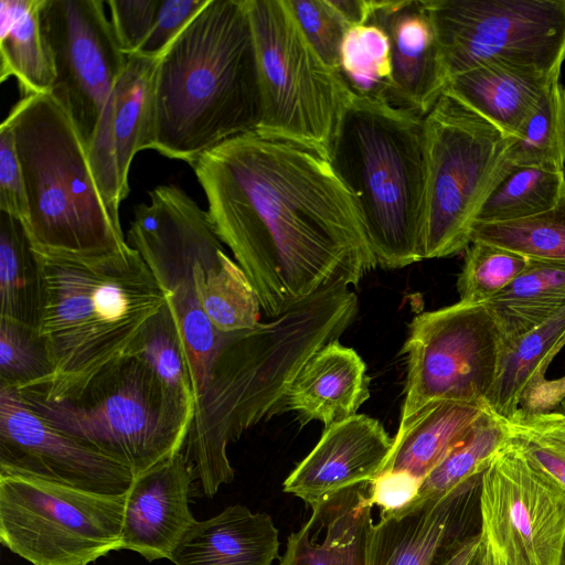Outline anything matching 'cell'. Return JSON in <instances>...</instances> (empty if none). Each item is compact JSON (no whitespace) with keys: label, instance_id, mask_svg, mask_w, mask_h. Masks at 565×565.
Masks as SVG:
<instances>
[{"label":"cell","instance_id":"cell-35","mask_svg":"<svg viewBox=\"0 0 565 565\" xmlns=\"http://www.w3.org/2000/svg\"><path fill=\"white\" fill-rule=\"evenodd\" d=\"M471 242L565 266V191L557 204L542 214L512 222L473 224Z\"/></svg>","mask_w":565,"mask_h":565},{"label":"cell","instance_id":"cell-33","mask_svg":"<svg viewBox=\"0 0 565 565\" xmlns=\"http://www.w3.org/2000/svg\"><path fill=\"white\" fill-rule=\"evenodd\" d=\"M129 355L146 362L167 395L193 417L195 394L191 373L168 300L142 331Z\"/></svg>","mask_w":565,"mask_h":565},{"label":"cell","instance_id":"cell-45","mask_svg":"<svg viewBox=\"0 0 565 565\" xmlns=\"http://www.w3.org/2000/svg\"><path fill=\"white\" fill-rule=\"evenodd\" d=\"M422 481L406 471L382 472L370 484L371 502L381 509L380 516L403 511L416 500Z\"/></svg>","mask_w":565,"mask_h":565},{"label":"cell","instance_id":"cell-37","mask_svg":"<svg viewBox=\"0 0 565 565\" xmlns=\"http://www.w3.org/2000/svg\"><path fill=\"white\" fill-rule=\"evenodd\" d=\"M507 437L503 420L489 411L472 430L423 479L414 502L440 498L482 472Z\"/></svg>","mask_w":565,"mask_h":565},{"label":"cell","instance_id":"cell-13","mask_svg":"<svg viewBox=\"0 0 565 565\" xmlns=\"http://www.w3.org/2000/svg\"><path fill=\"white\" fill-rule=\"evenodd\" d=\"M503 338L486 303L457 302L416 316L402 352L407 363L399 425L434 401L484 405Z\"/></svg>","mask_w":565,"mask_h":565},{"label":"cell","instance_id":"cell-50","mask_svg":"<svg viewBox=\"0 0 565 565\" xmlns=\"http://www.w3.org/2000/svg\"><path fill=\"white\" fill-rule=\"evenodd\" d=\"M559 565H565V545H564V548H563V553H562V558H561Z\"/></svg>","mask_w":565,"mask_h":565},{"label":"cell","instance_id":"cell-12","mask_svg":"<svg viewBox=\"0 0 565 565\" xmlns=\"http://www.w3.org/2000/svg\"><path fill=\"white\" fill-rule=\"evenodd\" d=\"M449 78L489 63L559 74L565 0H423Z\"/></svg>","mask_w":565,"mask_h":565},{"label":"cell","instance_id":"cell-10","mask_svg":"<svg viewBox=\"0 0 565 565\" xmlns=\"http://www.w3.org/2000/svg\"><path fill=\"white\" fill-rule=\"evenodd\" d=\"M149 198V203L134 209L128 244L139 252L167 292L196 401L223 333L201 308L194 270L201 260L224 247L209 212L179 186H157Z\"/></svg>","mask_w":565,"mask_h":565},{"label":"cell","instance_id":"cell-5","mask_svg":"<svg viewBox=\"0 0 565 565\" xmlns=\"http://www.w3.org/2000/svg\"><path fill=\"white\" fill-rule=\"evenodd\" d=\"M328 160L355 201L375 266L423 260L424 117L350 92Z\"/></svg>","mask_w":565,"mask_h":565},{"label":"cell","instance_id":"cell-21","mask_svg":"<svg viewBox=\"0 0 565 565\" xmlns=\"http://www.w3.org/2000/svg\"><path fill=\"white\" fill-rule=\"evenodd\" d=\"M193 470L179 452L135 477L125 503L121 550L147 561L171 558L195 521L189 509Z\"/></svg>","mask_w":565,"mask_h":565},{"label":"cell","instance_id":"cell-43","mask_svg":"<svg viewBox=\"0 0 565 565\" xmlns=\"http://www.w3.org/2000/svg\"><path fill=\"white\" fill-rule=\"evenodd\" d=\"M106 3L120 50L127 56L137 54L153 26L160 0H109Z\"/></svg>","mask_w":565,"mask_h":565},{"label":"cell","instance_id":"cell-46","mask_svg":"<svg viewBox=\"0 0 565 565\" xmlns=\"http://www.w3.org/2000/svg\"><path fill=\"white\" fill-rule=\"evenodd\" d=\"M348 29L367 23L373 12V0H330Z\"/></svg>","mask_w":565,"mask_h":565},{"label":"cell","instance_id":"cell-25","mask_svg":"<svg viewBox=\"0 0 565 565\" xmlns=\"http://www.w3.org/2000/svg\"><path fill=\"white\" fill-rule=\"evenodd\" d=\"M558 78L533 67L489 63L452 76L444 93L513 137Z\"/></svg>","mask_w":565,"mask_h":565},{"label":"cell","instance_id":"cell-8","mask_svg":"<svg viewBox=\"0 0 565 565\" xmlns=\"http://www.w3.org/2000/svg\"><path fill=\"white\" fill-rule=\"evenodd\" d=\"M423 258L466 250L477 214L509 169L510 137L443 94L424 116Z\"/></svg>","mask_w":565,"mask_h":565},{"label":"cell","instance_id":"cell-6","mask_svg":"<svg viewBox=\"0 0 565 565\" xmlns=\"http://www.w3.org/2000/svg\"><path fill=\"white\" fill-rule=\"evenodd\" d=\"M15 137L35 252L89 256L128 242L92 174L74 121L51 94L22 97L3 120Z\"/></svg>","mask_w":565,"mask_h":565},{"label":"cell","instance_id":"cell-9","mask_svg":"<svg viewBox=\"0 0 565 565\" xmlns=\"http://www.w3.org/2000/svg\"><path fill=\"white\" fill-rule=\"evenodd\" d=\"M257 60L260 136L329 157L350 93L301 32L287 0H245Z\"/></svg>","mask_w":565,"mask_h":565},{"label":"cell","instance_id":"cell-23","mask_svg":"<svg viewBox=\"0 0 565 565\" xmlns=\"http://www.w3.org/2000/svg\"><path fill=\"white\" fill-rule=\"evenodd\" d=\"M366 366L351 348L334 340L313 353L292 380L284 406L324 428L356 415L369 398Z\"/></svg>","mask_w":565,"mask_h":565},{"label":"cell","instance_id":"cell-39","mask_svg":"<svg viewBox=\"0 0 565 565\" xmlns=\"http://www.w3.org/2000/svg\"><path fill=\"white\" fill-rule=\"evenodd\" d=\"M52 372L49 351L38 329L0 318V387H38Z\"/></svg>","mask_w":565,"mask_h":565},{"label":"cell","instance_id":"cell-28","mask_svg":"<svg viewBox=\"0 0 565 565\" xmlns=\"http://www.w3.org/2000/svg\"><path fill=\"white\" fill-rule=\"evenodd\" d=\"M565 345V306L546 321L503 347L495 382L484 406L501 419L511 417L546 379L545 372Z\"/></svg>","mask_w":565,"mask_h":565},{"label":"cell","instance_id":"cell-29","mask_svg":"<svg viewBox=\"0 0 565 565\" xmlns=\"http://www.w3.org/2000/svg\"><path fill=\"white\" fill-rule=\"evenodd\" d=\"M484 303L498 322L504 347L565 306V266L529 259L526 268Z\"/></svg>","mask_w":565,"mask_h":565},{"label":"cell","instance_id":"cell-1","mask_svg":"<svg viewBox=\"0 0 565 565\" xmlns=\"http://www.w3.org/2000/svg\"><path fill=\"white\" fill-rule=\"evenodd\" d=\"M209 215L270 319L374 268L358 206L329 160L249 132L191 166Z\"/></svg>","mask_w":565,"mask_h":565},{"label":"cell","instance_id":"cell-18","mask_svg":"<svg viewBox=\"0 0 565 565\" xmlns=\"http://www.w3.org/2000/svg\"><path fill=\"white\" fill-rule=\"evenodd\" d=\"M482 472L440 498L381 515L373 525L370 565H444L468 536L477 533L471 530Z\"/></svg>","mask_w":565,"mask_h":565},{"label":"cell","instance_id":"cell-30","mask_svg":"<svg viewBox=\"0 0 565 565\" xmlns=\"http://www.w3.org/2000/svg\"><path fill=\"white\" fill-rule=\"evenodd\" d=\"M194 284L201 308L218 332L244 331L259 323L258 297L224 248L196 265Z\"/></svg>","mask_w":565,"mask_h":565},{"label":"cell","instance_id":"cell-42","mask_svg":"<svg viewBox=\"0 0 565 565\" xmlns=\"http://www.w3.org/2000/svg\"><path fill=\"white\" fill-rule=\"evenodd\" d=\"M0 211L20 221L26 230L29 203L14 132L4 121L0 126Z\"/></svg>","mask_w":565,"mask_h":565},{"label":"cell","instance_id":"cell-19","mask_svg":"<svg viewBox=\"0 0 565 565\" xmlns=\"http://www.w3.org/2000/svg\"><path fill=\"white\" fill-rule=\"evenodd\" d=\"M393 439L374 418L356 414L327 428L282 483V490L310 508L342 489L372 482L392 450Z\"/></svg>","mask_w":565,"mask_h":565},{"label":"cell","instance_id":"cell-20","mask_svg":"<svg viewBox=\"0 0 565 565\" xmlns=\"http://www.w3.org/2000/svg\"><path fill=\"white\" fill-rule=\"evenodd\" d=\"M370 21L386 32L391 44L388 103L426 116L444 94L448 76L423 0L374 1Z\"/></svg>","mask_w":565,"mask_h":565},{"label":"cell","instance_id":"cell-14","mask_svg":"<svg viewBox=\"0 0 565 565\" xmlns=\"http://www.w3.org/2000/svg\"><path fill=\"white\" fill-rule=\"evenodd\" d=\"M482 540L500 565H559L565 545V486L508 437L481 475Z\"/></svg>","mask_w":565,"mask_h":565},{"label":"cell","instance_id":"cell-49","mask_svg":"<svg viewBox=\"0 0 565 565\" xmlns=\"http://www.w3.org/2000/svg\"><path fill=\"white\" fill-rule=\"evenodd\" d=\"M469 565H482V548H481V546Z\"/></svg>","mask_w":565,"mask_h":565},{"label":"cell","instance_id":"cell-47","mask_svg":"<svg viewBox=\"0 0 565 565\" xmlns=\"http://www.w3.org/2000/svg\"><path fill=\"white\" fill-rule=\"evenodd\" d=\"M482 543L481 532L468 536L444 563V565H469Z\"/></svg>","mask_w":565,"mask_h":565},{"label":"cell","instance_id":"cell-7","mask_svg":"<svg viewBox=\"0 0 565 565\" xmlns=\"http://www.w3.org/2000/svg\"><path fill=\"white\" fill-rule=\"evenodd\" d=\"M56 430L128 467L135 477L182 451L193 417L137 356L97 374L76 396L47 401L15 391Z\"/></svg>","mask_w":565,"mask_h":565},{"label":"cell","instance_id":"cell-11","mask_svg":"<svg viewBox=\"0 0 565 565\" xmlns=\"http://www.w3.org/2000/svg\"><path fill=\"white\" fill-rule=\"evenodd\" d=\"M127 493L0 472V541L32 565H89L121 550Z\"/></svg>","mask_w":565,"mask_h":565},{"label":"cell","instance_id":"cell-4","mask_svg":"<svg viewBox=\"0 0 565 565\" xmlns=\"http://www.w3.org/2000/svg\"><path fill=\"white\" fill-rule=\"evenodd\" d=\"M262 99L245 0H207L160 56L151 149L192 166L255 132Z\"/></svg>","mask_w":565,"mask_h":565},{"label":"cell","instance_id":"cell-27","mask_svg":"<svg viewBox=\"0 0 565 565\" xmlns=\"http://www.w3.org/2000/svg\"><path fill=\"white\" fill-rule=\"evenodd\" d=\"M43 2L0 1V82L14 77L22 97L50 94L56 77L42 26Z\"/></svg>","mask_w":565,"mask_h":565},{"label":"cell","instance_id":"cell-22","mask_svg":"<svg viewBox=\"0 0 565 565\" xmlns=\"http://www.w3.org/2000/svg\"><path fill=\"white\" fill-rule=\"evenodd\" d=\"M370 484L342 489L312 505L310 518L288 536L279 565H370Z\"/></svg>","mask_w":565,"mask_h":565},{"label":"cell","instance_id":"cell-32","mask_svg":"<svg viewBox=\"0 0 565 565\" xmlns=\"http://www.w3.org/2000/svg\"><path fill=\"white\" fill-rule=\"evenodd\" d=\"M565 191V171L509 166L480 207L476 223L532 217L554 207Z\"/></svg>","mask_w":565,"mask_h":565},{"label":"cell","instance_id":"cell-36","mask_svg":"<svg viewBox=\"0 0 565 565\" xmlns=\"http://www.w3.org/2000/svg\"><path fill=\"white\" fill-rule=\"evenodd\" d=\"M339 74L351 93L388 102L391 44L380 25L369 21L347 30L340 49Z\"/></svg>","mask_w":565,"mask_h":565},{"label":"cell","instance_id":"cell-38","mask_svg":"<svg viewBox=\"0 0 565 565\" xmlns=\"http://www.w3.org/2000/svg\"><path fill=\"white\" fill-rule=\"evenodd\" d=\"M502 420L507 437L565 486V415L554 409L519 408Z\"/></svg>","mask_w":565,"mask_h":565},{"label":"cell","instance_id":"cell-16","mask_svg":"<svg viewBox=\"0 0 565 565\" xmlns=\"http://www.w3.org/2000/svg\"><path fill=\"white\" fill-rule=\"evenodd\" d=\"M0 472L113 495L127 493L135 479L125 465L51 427L6 387H0Z\"/></svg>","mask_w":565,"mask_h":565},{"label":"cell","instance_id":"cell-26","mask_svg":"<svg viewBox=\"0 0 565 565\" xmlns=\"http://www.w3.org/2000/svg\"><path fill=\"white\" fill-rule=\"evenodd\" d=\"M488 413L482 404L434 401L399 425L382 468L424 479Z\"/></svg>","mask_w":565,"mask_h":565},{"label":"cell","instance_id":"cell-2","mask_svg":"<svg viewBox=\"0 0 565 565\" xmlns=\"http://www.w3.org/2000/svg\"><path fill=\"white\" fill-rule=\"evenodd\" d=\"M358 312L345 286L329 287L252 329L223 333L182 449L207 498L231 483L227 447L269 417L307 360L338 340Z\"/></svg>","mask_w":565,"mask_h":565},{"label":"cell","instance_id":"cell-24","mask_svg":"<svg viewBox=\"0 0 565 565\" xmlns=\"http://www.w3.org/2000/svg\"><path fill=\"white\" fill-rule=\"evenodd\" d=\"M279 531L269 514L234 504L195 520L177 544L174 565H271L279 558Z\"/></svg>","mask_w":565,"mask_h":565},{"label":"cell","instance_id":"cell-15","mask_svg":"<svg viewBox=\"0 0 565 565\" xmlns=\"http://www.w3.org/2000/svg\"><path fill=\"white\" fill-rule=\"evenodd\" d=\"M42 26L55 66L51 95L74 121L86 149L127 64L100 0H44Z\"/></svg>","mask_w":565,"mask_h":565},{"label":"cell","instance_id":"cell-51","mask_svg":"<svg viewBox=\"0 0 565 565\" xmlns=\"http://www.w3.org/2000/svg\"><path fill=\"white\" fill-rule=\"evenodd\" d=\"M559 384L565 385V376L556 380Z\"/></svg>","mask_w":565,"mask_h":565},{"label":"cell","instance_id":"cell-31","mask_svg":"<svg viewBox=\"0 0 565 565\" xmlns=\"http://www.w3.org/2000/svg\"><path fill=\"white\" fill-rule=\"evenodd\" d=\"M41 277L23 224L0 211V318L38 327Z\"/></svg>","mask_w":565,"mask_h":565},{"label":"cell","instance_id":"cell-3","mask_svg":"<svg viewBox=\"0 0 565 565\" xmlns=\"http://www.w3.org/2000/svg\"><path fill=\"white\" fill-rule=\"evenodd\" d=\"M34 253L42 295L36 329L53 372L42 385L21 391L57 402L129 356L168 296L129 244L89 256Z\"/></svg>","mask_w":565,"mask_h":565},{"label":"cell","instance_id":"cell-44","mask_svg":"<svg viewBox=\"0 0 565 565\" xmlns=\"http://www.w3.org/2000/svg\"><path fill=\"white\" fill-rule=\"evenodd\" d=\"M207 0H160L153 26L137 54L161 56Z\"/></svg>","mask_w":565,"mask_h":565},{"label":"cell","instance_id":"cell-48","mask_svg":"<svg viewBox=\"0 0 565 565\" xmlns=\"http://www.w3.org/2000/svg\"><path fill=\"white\" fill-rule=\"evenodd\" d=\"M481 548H482V565H494L492 553H491L488 544L483 540H482Z\"/></svg>","mask_w":565,"mask_h":565},{"label":"cell","instance_id":"cell-52","mask_svg":"<svg viewBox=\"0 0 565 565\" xmlns=\"http://www.w3.org/2000/svg\"><path fill=\"white\" fill-rule=\"evenodd\" d=\"M490 548V547H489ZM491 551V550H490ZM493 557V556H492ZM493 564L494 565H500L494 558H493Z\"/></svg>","mask_w":565,"mask_h":565},{"label":"cell","instance_id":"cell-40","mask_svg":"<svg viewBox=\"0 0 565 565\" xmlns=\"http://www.w3.org/2000/svg\"><path fill=\"white\" fill-rule=\"evenodd\" d=\"M529 258L483 242H471L458 276L461 302L484 303L508 287L527 266Z\"/></svg>","mask_w":565,"mask_h":565},{"label":"cell","instance_id":"cell-17","mask_svg":"<svg viewBox=\"0 0 565 565\" xmlns=\"http://www.w3.org/2000/svg\"><path fill=\"white\" fill-rule=\"evenodd\" d=\"M160 56L134 54L113 86L87 147L92 174L109 212L129 194L128 175L137 152L151 149L154 87Z\"/></svg>","mask_w":565,"mask_h":565},{"label":"cell","instance_id":"cell-41","mask_svg":"<svg viewBox=\"0 0 565 565\" xmlns=\"http://www.w3.org/2000/svg\"><path fill=\"white\" fill-rule=\"evenodd\" d=\"M307 41L324 63L339 73L340 49L347 24L330 0H287Z\"/></svg>","mask_w":565,"mask_h":565},{"label":"cell","instance_id":"cell-34","mask_svg":"<svg viewBox=\"0 0 565 565\" xmlns=\"http://www.w3.org/2000/svg\"><path fill=\"white\" fill-rule=\"evenodd\" d=\"M507 163L565 171V86L556 82L521 130L510 137Z\"/></svg>","mask_w":565,"mask_h":565}]
</instances>
